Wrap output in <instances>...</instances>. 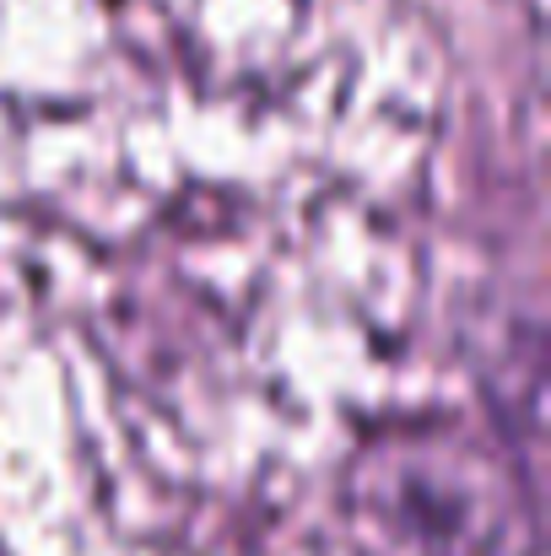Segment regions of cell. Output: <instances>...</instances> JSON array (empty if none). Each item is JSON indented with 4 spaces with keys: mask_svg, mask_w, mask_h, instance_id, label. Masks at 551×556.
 I'll return each instance as SVG.
<instances>
[{
    "mask_svg": "<svg viewBox=\"0 0 551 556\" xmlns=\"http://www.w3.org/2000/svg\"><path fill=\"white\" fill-rule=\"evenodd\" d=\"M347 514L378 556H509L525 525L514 476L443 432L373 443L347 476Z\"/></svg>",
    "mask_w": 551,
    "mask_h": 556,
    "instance_id": "cell-1",
    "label": "cell"
}]
</instances>
